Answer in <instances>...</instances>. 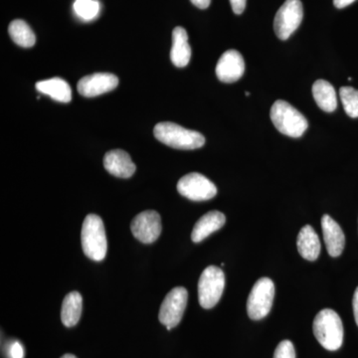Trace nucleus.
I'll return each instance as SVG.
<instances>
[{
  "label": "nucleus",
  "instance_id": "ddd939ff",
  "mask_svg": "<svg viewBox=\"0 0 358 358\" xmlns=\"http://www.w3.org/2000/svg\"><path fill=\"white\" fill-rule=\"evenodd\" d=\"M103 166L108 173L120 178H129L136 173V164L128 152L122 150H113L103 157Z\"/></svg>",
  "mask_w": 358,
  "mask_h": 358
},
{
  "label": "nucleus",
  "instance_id": "6e6552de",
  "mask_svg": "<svg viewBox=\"0 0 358 358\" xmlns=\"http://www.w3.org/2000/svg\"><path fill=\"white\" fill-rule=\"evenodd\" d=\"M303 17V8L301 0H286L275 16V35L281 40L289 39L301 25Z\"/></svg>",
  "mask_w": 358,
  "mask_h": 358
},
{
  "label": "nucleus",
  "instance_id": "f257e3e1",
  "mask_svg": "<svg viewBox=\"0 0 358 358\" xmlns=\"http://www.w3.org/2000/svg\"><path fill=\"white\" fill-rule=\"evenodd\" d=\"M313 334L322 348L331 352L339 350L343 343V326L338 313L324 308L313 320Z\"/></svg>",
  "mask_w": 358,
  "mask_h": 358
},
{
  "label": "nucleus",
  "instance_id": "9b49d317",
  "mask_svg": "<svg viewBox=\"0 0 358 358\" xmlns=\"http://www.w3.org/2000/svg\"><path fill=\"white\" fill-rule=\"evenodd\" d=\"M119 85V79L110 73H96L83 77L78 82V92L80 95L93 98V96L103 95L109 93L117 88Z\"/></svg>",
  "mask_w": 358,
  "mask_h": 358
},
{
  "label": "nucleus",
  "instance_id": "7ed1b4c3",
  "mask_svg": "<svg viewBox=\"0 0 358 358\" xmlns=\"http://www.w3.org/2000/svg\"><path fill=\"white\" fill-rule=\"evenodd\" d=\"M82 248L85 255L91 260L101 262L108 251L107 235L102 218L96 214H89L82 226Z\"/></svg>",
  "mask_w": 358,
  "mask_h": 358
},
{
  "label": "nucleus",
  "instance_id": "a878e982",
  "mask_svg": "<svg viewBox=\"0 0 358 358\" xmlns=\"http://www.w3.org/2000/svg\"><path fill=\"white\" fill-rule=\"evenodd\" d=\"M247 0H230L231 6L235 14L243 13Z\"/></svg>",
  "mask_w": 358,
  "mask_h": 358
},
{
  "label": "nucleus",
  "instance_id": "423d86ee",
  "mask_svg": "<svg viewBox=\"0 0 358 358\" xmlns=\"http://www.w3.org/2000/svg\"><path fill=\"white\" fill-rule=\"evenodd\" d=\"M275 299V284L268 278H261L254 285L247 301L250 319L260 320L267 317Z\"/></svg>",
  "mask_w": 358,
  "mask_h": 358
},
{
  "label": "nucleus",
  "instance_id": "f8f14e48",
  "mask_svg": "<svg viewBox=\"0 0 358 358\" xmlns=\"http://www.w3.org/2000/svg\"><path fill=\"white\" fill-rule=\"evenodd\" d=\"M244 72V58L237 50L226 51L216 66V75L223 83H234L241 79Z\"/></svg>",
  "mask_w": 358,
  "mask_h": 358
},
{
  "label": "nucleus",
  "instance_id": "9d476101",
  "mask_svg": "<svg viewBox=\"0 0 358 358\" xmlns=\"http://www.w3.org/2000/svg\"><path fill=\"white\" fill-rule=\"evenodd\" d=\"M131 230L134 236L141 243H154L162 234V218L155 210L141 212L131 221Z\"/></svg>",
  "mask_w": 358,
  "mask_h": 358
},
{
  "label": "nucleus",
  "instance_id": "7c9ffc66",
  "mask_svg": "<svg viewBox=\"0 0 358 358\" xmlns=\"http://www.w3.org/2000/svg\"><path fill=\"white\" fill-rule=\"evenodd\" d=\"M246 96H250L249 92H246Z\"/></svg>",
  "mask_w": 358,
  "mask_h": 358
},
{
  "label": "nucleus",
  "instance_id": "f3484780",
  "mask_svg": "<svg viewBox=\"0 0 358 358\" xmlns=\"http://www.w3.org/2000/svg\"><path fill=\"white\" fill-rule=\"evenodd\" d=\"M296 246L300 255L306 260L313 261L319 258L320 253V238L310 225L301 228L296 240Z\"/></svg>",
  "mask_w": 358,
  "mask_h": 358
},
{
  "label": "nucleus",
  "instance_id": "412c9836",
  "mask_svg": "<svg viewBox=\"0 0 358 358\" xmlns=\"http://www.w3.org/2000/svg\"><path fill=\"white\" fill-rule=\"evenodd\" d=\"M9 35L14 43L23 48H30L34 46L36 36L29 25L24 20H16L9 24Z\"/></svg>",
  "mask_w": 358,
  "mask_h": 358
},
{
  "label": "nucleus",
  "instance_id": "cd10ccee",
  "mask_svg": "<svg viewBox=\"0 0 358 358\" xmlns=\"http://www.w3.org/2000/svg\"><path fill=\"white\" fill-rule=\"evenodd\" d=\"M192 2L193 6L199 7L200 9L208 8L210 6L211 0H190Z\"/></svg>",
  "mask_w": 358,
  "mask_h": 358
},
{
  "label": "nucleus",
  "instance_id": "2eb2a0df",
  "mask_svg": "<svg viewBox=\"0 0 358 358\" xmlns=\"http://www.w3.org/2000/svg\"><path fill=\"white\" fill-rule=\"evenodd\" d=\"M226 222L222 212L210 211L205 214L195 223L192 230V239L194 243H199L206 239L212 233L221 229Z\"/></svg>",
  "mask_w": 358,
  "mask_h": 358
},
{
  "label": "nucleus",
  "instance_id": "c85d7f7f",
  "mask_svg": "<svg viewBox=\"0 0 358 358\" xmlns=\"http://www.w3.org/2000/svg\"><path fill=\"white\" fill-rule=\"evenodd\" d=\"M355 0H334V6L336 8H345V7L350 6V4L353 3Z\"/></svg>",
  "mask_w": 358,
  "mask_h": 358
},
{
  "label": "nucleus",
  "instance_id": "aec40b11",
  "mask_svg": "<svg viewBox=\"0 0 358 358\" xmlns=\"http://www.w3.org/2000/svg\"><path fill=\"white\" fill-rule=\"evenodd\" d=\"M313 95L317 106L327 113H333L338 108V98L333 85L326 80H317L313 86Z\"/></svg>",
  "mask_w": 358,
  "mask_h": 358
},
{
  "label": "nucleus",
  "instance_id": "c756f323",
  "mask_svg": "<svg viewBox=\"0 0 358 358\" xmlns=\"http://www.w3.org/2000/svg\"><path fill=\"white\" fill-rule=\"evenodd\" d=\"M61 358H77V357H75V355H70V353H68V355H63V357Z\"/></svg>",
  "mask_w": 358,
  "mask_h": 358
},
{
  "label": "nucleus",
  "instance_id": "1a4fd4ad",
  "mask_svg": "<svg viewBox=\"0 0 358 358\" xmlns=\"http://www.w3.org/2000/svg\"><path fill=\"white\" fill-rule=\"evenodd\" d=\"M178 190L179 194L192 201H205L217 194V188L214 183L197 173L186 174L179 179Z\"/></svg>",
  "mask_w": 358,
  "mask_h": 358
},
{
  "label": "nucleus",
  "instance_id": "6ab92c4d",
  "mask_svg": "<svg viewBox=\"0 0 358 358\" xmlns=\"http://www.w3.org/2000/svg\"><path fill=\"white\" fill-rule=\"evenodd\" d=\"M83 310V298L79 292H71L65 296L61 310V320L67 327L76 326L81 319Z\"/></svg>",
  "mask_w": 358,
  "mask_h": 358
},
{
  "label": "nucleus",
  "instance_id": "f03ea898",
  "mask_svg": "<svg viewBox=\"0 0 358 358\" xmlns=\"http://www.w3.org/2000/svg\"><path fill=\"white\" fill-rule=\"evenodd\" d=\"M154 134L160 143L176 150H196L205 145V138L199 131L183 128L174 122H159L155 127Z\"/></svg>",
  "mask_w": 358,
  "mask_h": 358
},
{
  "label": "nucleus",
  "instance_id": "dca6fc26",
  "mask_svg": "<svg viewBox=\"0 0 358 358\" xmlns=\"http://www.w3.org/2000/svg\"><path fill=\"white\" fill-rule=\"evenodd\" d=\"M192 58V48L188 43L187 32L183 27H176L173 32V47L171 59L174 66L183 68L188 65Z\"/></svg>",
  "mask_w": 358,
  "mask_h": 358
},
{
  "label": "nucleus",
  "instance_id": "0eeeda50",
  "mask_svg": "<svg viewBox=\"0 0 358 358\" xmlns=\"http://www.w3.org/2000/svg\"><path fill=\"white\" fill-rule=\"evenodd\" d=\"M187 289L183 287H176L166 294L160 307L159 320L167 331L178 326L187 307Z\"/></svg>",
  "mask_w": 358,
  "mask_h": 358
},
{
  "label": "nucleus",
  "instance_id": "a211bd4d",
  "mask_svg": "<svg viewBox=\"0 0 358 358\" xmlns=\"http://www.w3.org/2000/svg\"><path fill=\"white\" fill-rule=\"evenodd\" d=\"M35 87L40 93L51 96L57 102L69 103L72 100L70 85L61 78H52V79L40 81L35 85Z\"/></svg>",
  "mask_w": 358,
  "mask_h": 358
},
{
  "label": "nucleus",
  "instance_id": "5701e85b",
  "mask_svg": "<svg viewBox=\"0 0 358 358\" xmlns=\"http://www.w3.org/2000/svg\"><path fill=\"white\" fill-rule=\"evenodd\" d=\"M341 103L346 115L353 119L358 117V90L352 87H341L339 90Z\"/></svg>",
  "mask_w": 358,
  "mask_h": 358
},
{
  "label": "nucleus",
  "instance_id": "b1692460",
  "mask_svg": "<svg viewBox=\"0 0 358 358\" xmlns=\"http://www.w3.org/2000/svg\"><path fill=\"white\" fill-rule=\"evenodd\" d=\"M274 358H296L293 343L289 341H281L275 348Z\"/></svg>",
  "mask_w": 358,
  "mask_h": 358
},
{
  "label": "nucleus",
  "instance_id": "bb28decb",
  "mask_svg": "<svg viewBox=\"0 0 358 358\" xmlns=\"http://www.w3.org/2000/svg\"><path fill=\"white\" fill-rule=\"evenodd\" d=\"M353 313H355V322H357L358 327V287L355 289V294H353Z\"/></svg>",
  "mask_w": 358,
  "mask_h": 358
},
{
  "label": "nucleus",
  "instance_id": "39448f33",
  "mask_svg": "<svg viewBox=\"0 0 358 358\" xmlns=\"http://www.w3.org/2000/svg\"><path fill=\"white\" fill-rule=\"evenodd\" d=\"M225 288V275L220 268L209 266L199 278V300L205 310L215 307Z\"/></svg>",
  "mask_w": 358,
  "mask_h": 358
},
{
  "label": "nucleus",
  "instance_id": "20e7f679",
  "mask_svg": "<svg viewBox=\"0 0 358 358\" xmlns=\"http://www.w3.org/2000/svg\"><path fill=\"white\" fill-rule=\"evenodd\" d=\"M270 115L275 129L291 138H300L308 129V120L305 115L286 101L275 102Z\"/></svg>",
  "mask_w": 358,
  "mask_h": 358
},
{
  "label": "nucleus",
  "instance_id": "4468645a",
  "mask_svg": "<svg viewBox=\"0 0 358 358\" xmlns=\"http://www.w3.org/2000/svg\"><path fill=\"white\" fill-rule=\"evenodd\" d=\"M322 228L324 243L329 255L341 256L345 246V233L341 226L331 216L326 214L322 218Z\"/></svg>",
  "mask_w": 358,
  "mask_h": 358
},
{
  "label": "nucleus",
  "instance_id": "4be33fe9",
  "mask_svg": "<svg viewBox=\"0 0 358 358\" xmlns=\"http://www.w3.org/2000/svg\"><path fill=\"white\" fill-rule=\"evenodd\" d=\"M101 6L98 0H75L74 11L78 17L84 21H91L98 17Z\"/></svg>",
  "mask_w": 358,
  "mask_h": 358
},
{
  "label": "nucleus",
  "instance_id": "393cba45",
  "mask_svg": "<svg viewBox=\"0 0 358 358\" xmlns=\"http://www.w3.org/2000/svg\"><path fill=\"white\" fill-rule=\"evenodd\" d=\"M8 355L10 358H24V348L18 341H13L9 345Z\"/></svg>",
  "mask_w": 358,
  "mask_h": 358
}]
</instances>
